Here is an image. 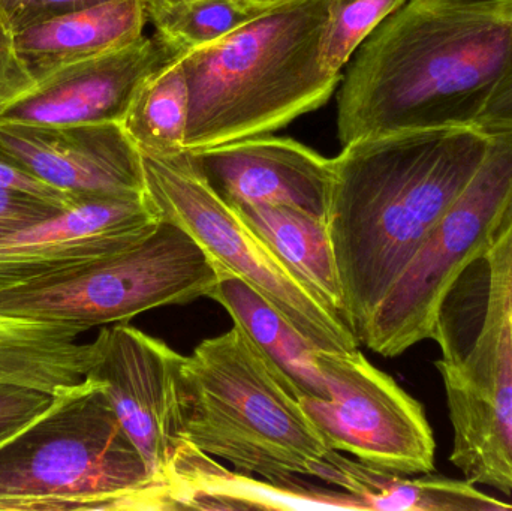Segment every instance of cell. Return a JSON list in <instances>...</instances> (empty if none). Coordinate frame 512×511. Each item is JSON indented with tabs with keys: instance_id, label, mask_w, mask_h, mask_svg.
Here are the masks:
<instances>
[{
	"instance_id": "8fae6325",
	"label": "cell",
	"mask_w": 512,
	"mask_h": 511,
	"mask_svg": "<svg viewBox=\"0 0 512 511\" xmlns=\"http://www.w3.org/2000/svg\"><path fill=\"white\" fill-rule=\"evenodd\" d=\"M95 341L98 359L86 377L102 383L150 474L170 486L174 456L182 444L179 371L185 356L128 323L102 327Z\"/></svg>"
},
{
	"instance_id": "1f68e13d",
	"label": "cell",
	"mask_w": 512,
	"mask_h": 511,
	"mask_svg": "<svg viewBox=\"0 0 512 511\" xmlns=\"http://www.w3.org/2000/svg\"><path fill=\"white\" fill-rule=\"evenodd\" d=\"M23 0H0V15H2L3 20H5L6 15L15 8V6L20 5Z\"/></svg>"
},
{
	"instance_id": "7402d4cb",
	"label": "cell",
	"mask_w": 512,
	"mask_h": 511,
	"mask_svg": "<svg viewBox=\"0 0 512 511\" xmlns=\"http://www.w3.org/2000/svg\"><path fill=\"white\" fill-rule=\"evenodd\" d=\"M96 359V341H0V386L54 395L84 380Z\"/></svg>"
},
{
	"instance_id": "8992f818",
	"label": "cell",
	"mask_w": 512,
	"mask_h": 511,
	"mask_svg": "<svg viewBox=\"0 0 512 511\" xmlns=\"http://www.w3.org/2000/svg\"><path fill=\"white\" fill-rule=\"evenodd\" d=\"M179 438L240 473L273 483L312 477L330 452L300 393L236 324L183 359Z\"/></svg>"
},
{
	"instance_id": "d6a6232c",
	"label": "cell",
	"mask_w": 512,
	"mask_h": 511,
	"mask_svg": "<svg viewBox=\"0 0 512 511\" xmlns=\"http://www.w3.org/2000/svg\"><path fill=\"white\" fill-rule=\"evenodd\" d=\"M255 3H261V5H277V3L286 2V0H252Z\"/></svg>"
},
{
	"instance_id": "4316f807",
	"label": "cell",
	"mask_w": 512,
	"mask_h": 511,
	"mask_svg": "<svg viewBox=\"0 0 512 511\" xmlns=\"http://www.w3.org/2000/svg\"><path fill=\"white\" fill-rule=\"evenodd\" d=\"M53 395L23 387L0 386V438L41 413Z\"/></svg>"
},
{
	"instance_id": "52a82bcc",
	"label": "cell",
	"mask_w": 512,
	"mask_h": 511,
	"mask_svg": "<svg viewBox=\"0 0 512 511\" xmlns=\"http://www.w3.org/2000/svg\"><path fill=\"white\" fill-rule=\"evenodd\" d=\"M221 273L183 228L162 218L134 246L0 291V314L78 333L210 297Z\"/></svg>"
},
{
	"instance_id": "d4e9b609",
	"label": "cell",
	"mask_w": 512,
	"mask_h": 511,
	"mask_svg": "<svg viewBox=\"0 0 512 511\" xmlns=\"http://www.w3.org/2000/svg\"><path fill=\"white\" fill-rule=\"evenodd\" d=\"M65 209L27 192L0 188V237L51 218Z\"/></svg>"
},
{
	"instance_id": "e0dca14e",
	"label": "cell",
	"mask_w": 512,
	"mask_h": 511,
	"mask_svg": "<svg viewBox=\"0 0 512 511\" xmlns=\"http://www.w3.org/2000/svg\"><path fill=\"white\" fill-rule=\"evenodd\" d=\"M147 0H113L33 24L15 33V44L33 81L51 72L122 50L143 38Z\"/></svg>"
},
{
	"instance_id": "ac0fdd59",
	"label": "cell",
	"mask_w": 512,
	"mask_h": 511,
	"mask_svg": "<svg viewBox=\"0 0 512 511\" xmlns=\"http://www.w3.org/2000/svg\"><path fill=\"white\" fill-rule=\"evenodd\" d=\"M313 477L339 486L378 511H505L511 503L490 497L469 480L442 476L408 477L351 461L330 450L313 468Z\"/></svg>"
},
{
	"instance_id": "484cf974",
	"label": "cell",
	"mask_w": 512,
	"mask_h": 511,
	"mask_svg": "<svg viewBox=\"0 0 512 511\" xmlns=\"http://www.w3.org/2000/svg\"><path fill=\"white\" fill-rule=\"evenodd\" d=\"M35 84L15 44V33L0 15V105L17 98Z\"/></svg>"
},
{
	"instance_id": "4fadbf2b",
	"label": "cell",
	"mask_w": 512,
	"mask_h": 511,
	"mask_svg": "<svg viewBox=\"0 0 512 511\" xmlns=\"http://www.w3.org/2000/svg\"><path fill=\"white\" fill-rule=\"evenodd\" d=\"M183 54L155 33L122 50L63 66L0 105V125L123 123L137 90Z\"/></svg>"
},
{
	"instance_id": "30bf717a",
	"label": "cell",
	"mask_w": 512,
	"mask_h": 511,
	"mask_svg": "<svg viewBox=\"0 0 512 511\" xmlns=\"http://www.w3.org/2000/svg\"><path fill=\"white\" fill-rule=\"evenodd\" d=\"M328 399L301 396L328 449L402 476L435 471L436 441L423 405L360 350L316 354Z\"/></svg>"
},
{
	"instance_id": "cb8c5ba5",
	"label": "cell",
	"mask_w": 512,
	"mask_h": 511,
	"mask_svg": "<svg viewBox=\"0 0 512 511\" xmlns=\"http://www.w3.org/2000/svg\"><path fill=\"white\" fill-rule=\"evenodd\" d=\"M406 0H331L322 57L333 72L342 71L352 54Z\"/></svg>"
},
{
	"instance_id": "3957f363",
	"label": "cell",
	"mask_w": 512,
	"mask_h": 511,
	"mask_svg": "<svg viewBox=\"0 0 512 511\" xmlns=\"http://www.w3.org/2000/svg\"><path fill=\"white\" fill-rule=\"evenodd\" d=\"M331 0H286L180 57L189 84L186 150L270 134L318 110L342 81L322 57Z\"/></svg>"
},
{
	"instance_id": "f546056e",
	"label": "cell",
	"mask_w": 512,
	"mask_h": 511,
	"mask_svg": "<svg viewBox=\"0 0 512 511\" xmlns=\"http://www.w3.org/2000/svg\"><path fill=\"white\" fill-rule=\"evenodd\" d=\"M78 336L77 330L62 324L0 314V341H72Z\"/></svg>"
},
{
	"instance_id": "4dcf8cb0",
	"label": "cell",
	"mask_w": 512,
	"mask_h": 511,
	"mask_svg": "<svg viewBox=\"0 0 512 511\" xmlns=\"http://www.w3.org/2000/svg\"><path fill=\"white\" fill-rule=\"evenodd\" d=\"M505 2L512 15V0ZM478 125L487 132L512 131V59L478 119Z\"/></svg>"
},
{
	"instance_id": "83f0119b",
	"label": "cell",
	"mask_w": 512,
	"mask_h": 511,
	"mask_svg": "<svg viewBox=\"0 0 512 511\" xmlns=\"http://www.w3.org/2000/svg\"><path fill=\"white\" fill-rule=\"evenodd\" d=\"M113 0H23L5 17L12 32Z\"/></svg>"
},
{
	"instance_id": "7c38bea8",
	"label": "cell",
	"mask_w": 512,
	"mask_h": 511,
	"mask_svg": "<svg viewBox=\"0 0 512 511\" xmlns=\"http://www.w3.org/2000/svg\"><path fill=\"white\" fill-rule=\"evenodd\" d=\"M161 221L149 194L78 198L57 215L0 237V291L134 246Z\"/></svg>"
},
{
	"instance_id": "d6986e66",
	"label": "cell",
	"mask_w": 512,
	"mask_h": 511,
	"mask_svg": "<svg viewBox=\"0 0 512 511\" xmlns=\"http://www.w3.org/2000/svg\"><path fill=\"white\" fill-rule=\"evenodd\" d=\"M234 206L289 273L328 311L346 321L327 221L292 207L268 204Z\"/></svg>"
},
{
	"instance_id": "44dd1931",
	"label": "cell",
	"mask_w": 512,
	"mask_h": 511,
	"mask_svg": "<svg viewBox=\"0 0 512 511\" xmlns=\"http://www.w3.org/2000/svg\"><path fill=\"white\" fill-rule=\"evenodd\" d=\"M189 84L180 59L150 77L132 98L123 126L140 152H186Z\"/></svg>"
},
{
	"instance_id": "ba28073f",
	"label": "cell",
	"mask_w": 512,
	"mask_h": 511,
	"mask_svg": "<svg viewBox=\"0 0 512 511\" xmlns=\"http://www.w3.org/2000/svg\"><path fill=\"white\" fill-rule=\"evenodd\" d=\"M140 153L150 200L162 218L179 225L201 246L222 278L242 279L316 350H357L360 341L348 323L289 273L236 206L207 182L188 150L173 156Z\"/></svg>"
},
{
	"instance_id": "ffe728a7",
	"label": "cell",
	"mask_w": 512,
	"mask_h": 511,
	"mask_svg": "<svg viewBox=\"0 0 512 511\" xmlns=\"http://www.w3.org/2000/svg\"><path fill=\"white\" fill-rule=\"evenodd\" d=\"M209 299L218 302L234 324L301 396L328 399L316 350L261 294L236 276H225Z\"/></svg>"
},
{
	"instance_id": "7a4b0ae2",
	"label": "cell",
	"mask_w": 512,
	"mask_h": 511,
	"mask_svg": "<svg viewBox=\"0 0 512 511\" xmlns=\"http://www.w3.org/2000/svg\"><path fill=\"white\" fill-rule=\"evenodd\" d=\"M490 138L477 123L417 129L355 141L333 159L327 227L346 323L357 339L477 173Z\"/></svg>"
},
{
	"instance_id": "277c9868",
	"label": "cell",
	"mask_w": 512,
	"mask_h": 511,
	"mask_svg": "<svg viewBox=\"0 0 512 511\" xmlns=\"http://www.w3.org/2000/svg\"><path fill=\"white\" fill-rule=\"evenodd\" d=\"M0 510H177V503L123 431L102 383L86 377L0 438Z\"/></svg>"
},
{
	"instance_id": "5bb4252c",
	"label": "cell",
	"mask_w": 512,
	"mask_h": 511,
	"mask_svg": "<svg viewBox=\"0 0 512 511\" xmlns=\"http://www.w3.org/2000/svg\"><path fill=\"white\" fill-rule=\"evenodd\" d=\"M0 150L69 197L146 195L143 161L123 123L0 125Z\"/></svg>"
},
{
	"instance_id": "6da1fadb",
	"label": "cell",
	"mask_w": 512,
	"mask_h": 511,
	"mask_svg": "<svg viewBox=\"0 0 512 511\" xmlns=\"http://www.w3.org/2000/svg\"><path fill=\"white\" fill-rule=\"evenodd\" d=\"M511 59L505 0H406L352 60L337 104L339 140L478 125Z\"/></svg>"
},
{
	"instance_id": "9a60e30c",
	"label": "cell",
	"mask_w": 512,
	"mask_h": 511,
	"mask_svg": "<svg viewBox=\"0 0 512 511\" xmlns=\"http://www.w3.org/2000/svg\"><path fill=\"white\" fill-rule=\"evenodd\" d=\"M195 167L233 204L285 206L327 221L333 159L289 138H243L188 150Z\"/></svg>"
},
{
	"instance_id": "2e32d148",
	"label": "cell",
	"mask_w": 512,
	"mask_h": 511,
	"mask_svg": "<svg viewBox=\"0 0 512 511\" xmlns=\"http://www.w3.org/2000/svg\"><path fill=\"white\" fill-rule=\"evenodd\" d=\"M177 510H366L346 491L301 483H273L230 471L215 458L182 441L170 474Z\"/></svg>"
},
{
	"instance_id": "9c48e42d",
	"label": "cell",
	"mask_w": 512,
	"mask_h": 511,
	"mask_svg": "<svg viewBox=\"0 0 512 511\" xmlns=\"http://www.w3.org/2000/svg\"><path fill=\"white\" fill-rule=\"evenodd\" d=\"M477 173L433 225L376 306L360 344L397 357L432 339L436 318L463 270L487 251L512 207V131L490 132Z\"/></svg>"
},
{
	"instance_id": "603a6c76",
	"label": "cell",
	"mask_w": 512,
	"mask_h": 511,
	"mask_svg": "<svg viewBox=\"0 0 512 511\" xmlns=\"http://www.w3.org/2000/svg\"><path fill=\"white\" fill-rule=\"evenodd\" d=\"M273 6L252 0H147L156 33L183 53L225 38Z\"/></svg>"
},
{
	"instance_id": "f1b7e54d",
	"label": "cell",
	"mask_w": 512,
	"mask_h": 511,
	"mask_svg": "<svg viewBox=\"0 0 512 511\" xmlns=\"http://www.w3.org/2000/svg\"><path fill=\"white\" fill-rule=\"evenodd\" d=\"M0 188L27 192V194L35 195V197L62 207H69L78 200V198L69 197L65 192L57 191L47 183L36 179L35 176L23 170L20 165L15 164L2 150H0Z\"/></svg>"
},
{
	"instance_id": "5b68a950",
	"label": "cell",
	"mask_w": 512,
	"mask_h": 511,
	"mask_svg": "<svg viewBox=\"0 0 512 511\" xmlns=\"http://www.w3.org/2000/svg\"><path fill=\"white\" fill-rule=\"evenodd\" d=\"M433 341L453 426L450 461L512 494V207L490 248L454 282Z\"/></svg>"
}]
</instances>
